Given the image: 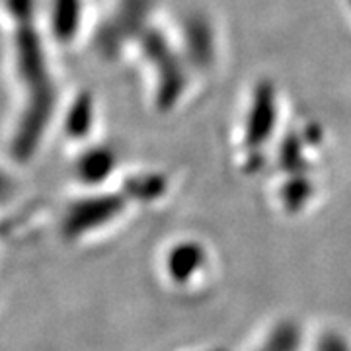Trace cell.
Returning a JSON list of instances; mask_svg holds the SVG:
<instances>
[{
    "mask_svg": "<svg viewBox=\"0 0 351 351\" xmlns=\"http://www.w3.org/2000/svg\"><path fill=\"white\" fill-rule=\"evenodd\" d=\"M203 263V254L197 246H180L172 254L170 260V271L178 281H188L193 276V271H197Z\"/></svg>",
    "mask_w": 351,
    "mask_h": 351,
    "instance_id": "cell-1",
    "label": "cell"
},
{
    "mask_svg": "<svg viewBox=\"0 0 351 351\" xmlns=\"http://www.w3.org/2000/svg\"><path fill=\"white\" fill-rule=\"evenodd\" d=\"M318 351H350L348 350V346H346V341L341 338H326L324 341H322V346L318 348Z\"/></svg>",
    "mask_w": 351,
    "mask_h": 351,
    "instance_id": "cell-2",
    "label": "cell"
}]
</instances>
